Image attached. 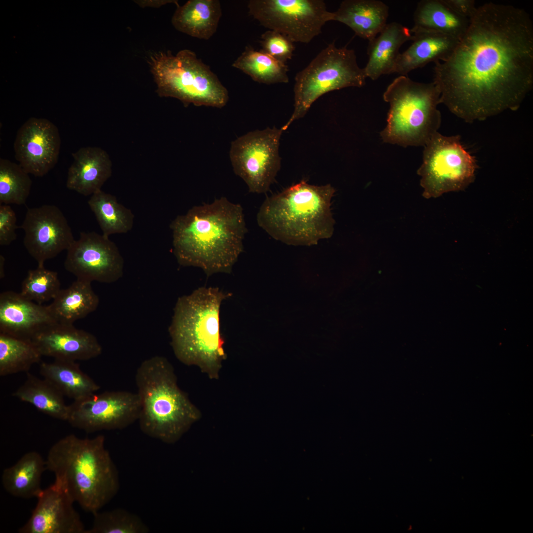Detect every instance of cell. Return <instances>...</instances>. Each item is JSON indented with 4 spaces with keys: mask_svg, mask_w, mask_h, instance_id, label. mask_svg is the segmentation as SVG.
<instances>
[{
    "mask_svg": "<svg viewBox=\"0 0 533 533\" xmlns=\"http://www.w3.org/2000/svg\"><path fill=\"white\" fill-rule=\"evenodd\" d=\"M13 396L53 418L65 421L68 419L69 405L66 404L64 396L43 378L28 372L24 382Z\"/></svg>",
    "mask_w": 533,
    "mask_h": 533,
    "instance_id": "cell-29",
    "label": "cell"
},
{
    "mask_svg": "<svg viewBox=\"0 0 533 533\" xmlns=\"http://www.w3.org/2000/svg\"><path fill=\"white\" fill-rule=\"evenodd\" d=\"M378 35L369 41L368 61L363 68L366 77L373 80L382 75L392 74L400 48L413 39L410 30L396 22L387 23Z\"/></svg>",
    "mask_w": 533,
    "mask_h": 533,
    "instance_id": "cell-22",
    "label": "cell"
},
{
    "mask_svg": "<svg viewBox=\"0 0 533 533\" xmlns=\"http://www.w3.org/2000/svg\"><path fill=\"white\" fill-rule=\"evenodd\" d=\"M262 51L275 59L285 63L293 56V42L286 36L275 31L268 30L261 36Z\"/></svg>",
    "mask_w": 533,
    "mask_h": 533,
    "instance_id": "cell-36",
    "label": "cell"
},
{
    "mask_svg": "<svg viewBox=\"0 0 533 533\" xmlns=\"http://www.w3.org/2000/svg\"><path fill=\"white\" fill-rule=\"evenodd\" d=\"M4 262V257H3V256L2 255H0V278H3V277L4 276V271H3Z\"/></svg>",
    "mask_w": 533,
    "mask_h": 533,
    "instance_id": "cell-40",
    "label": "cell"
},
{
    "mask_svg": "<svg viewBox=\"0 0 533 533\" xmlns=\"http://www.w3.org/2000/svg\"><path fill=\"white\" fill-rule=\"evenodd\" d=\"M39 372L64 397L74 401L87 398L100 388L76 361L54 359L52 362H42Z\"/></svg>",
    "mask_w": 533,
    "mask_h": 533,
    "instance_id": "cell-25",
    "label": "cell"
},
{
    "mask_svg": "<svg viewBox=\"0 0 533 533\" xmlns=\"http://www.w3.org/2000/svg\"><path fill=\"white\" fill-rule=\"evenodd\" d=\"M248 8L262 26L293 42H309L334 18L322 0H250Z\"/></svg>",
    "mask_w": 533,
    "mask_h": 533,
    "instance_id": "cell-11",
    "label": "cell"
},
{
    "mask_svg": "<svg viewBox=\"0 0 533 533\" xmlns=\"http://www.w3.org/2000/svg\"><path fill=\"white\" fill-rule=\"evenodd\" d=\"M410 30L440 33L460 40L466 33L470 19L455 13L443 0H422L418 2Z\"/></svg>",
    "mask_w": 533,
    "mask_h": 533,
    "instance_id": "cell-27",
    "label": "cell"
},
{
    "mask_svg": "<svg viewBox=\"0 0 533 533\" xmlns=\"http://www.w3.org/2000/svg\"><path fill=\"white\" fill-rule=\"evenodd\" d=\"M93 520L85 533H148V526L136 514L122 508L92 514Z\"/></svg>",
    "mask_w": 533,
    "mask_h": 533,
    "instance_id": "cell-34",
    "label": "cell"
},
{
    "mask_svg": "<svg viewBox=\"0 0 533 533\" xmlns=\"http://www.w3.org/2000/svg\"><path fill=\"white\" fill-rule=\"evenodd\" d=\"M140 6L142 7H158L169 3H174L178 5L177 0H134Z\"/></svg>",
    "mask_w": 533,
    "mask_h": 533,
    "instance_id": "cell-39",
    "label": "cell"
},
{
    "mask_svg": "<svg viewBox=\"0 0 533 533\" xmlns=\"http://www.w3.org/2000/svg\"><path fill=\"white\" fill-rule=\"evenodd\" d=\"M60 146L57 127L46 118L32 117L17 131L15 157L28 173L42 177L57 163Z\"/></svg>",
    "mask_w": 533,
    "mask_h": 533,
    "instance_id": "cell-16",
    "label": "cell"
},
{
    "mask_svg": "<svg viewBox=\"0 0 533 533\" xmlns=\"http://www.w3.org/2000/svg\"><path fill=\"white\" fill-rule=\"evenodd\" d=\"M72 155L74 161L68 169L67 187L84 196L101 190L112 172V163L107 152L99 147H86Z\"/></svg>",
    "mask_w": 533,
    "mask_h": 533,
    "instance_id": "cell-20",
    "label": "cell"
},
{
    "mask_svg": "<svg viewBox=\"0 0 533 533\" xmlns=\"http://www.w3.org/2000/svg\"><path fill=\"white\" fill-rule=\"evenodd\" d=\"M140 403L137 393L107 391L74 401L67 421L88 433L125 428L138 420Z\"/></svg>",
    "mask_w": 533,
    "mask_h": 533,
    "instance_id": "cell-13",
    "label": "cell"
},
{
    "mask_svg": "<svg viewBox=\"0 0 533 533\" xmlns=\"http://www.w3.org/2000/svg\"><path fill=\"white\" fill-rule=\"evenodd\" d=\"M457 15L470 19L475 15L477 7L474 0H443Z\"/></svg>",
    "mask_w": 533,
    "mask_h": 533,
    "instance_id": "cell-38",
    "label": "cell"
},
{
    "mask_svg": "<svg viewBox=\"0 0 533 533\" xmlns=\"http://www.w3.org/2000/svg\"><path fill=\"white\" fill-rule=\"evenodd\" d=\"M411 33L413 42L407 50L400 53L392 74L407 76L411 71L429 63L444 62L452 55L459 41L452 36L440 33Z\"/></svg>",
    "mask_w": 533,
    "mask_h": 533,
    "instance_id": "cell-21",
    "label": "cell"
},
{
    "mask_svg": "<svg viewBox=\"0 0 533 533\" xmlns=\"http://www.w3.org/2000/svg\"><path fill=\"white\" fill-rule=\"evenodd\" d=\"M440 103L467 122L518 110L533 86V24L523 9L478 6L450 57L434 63Z\"/></svg>",
    "mask_w": 533,
    "mask_h": 533,
    "instance_id": "cell-1",
    "label": "cell"
},
{
    "mask_svg": "<svg viewBox=\"0 0 533 533\" xmlns=\"http://www.w3.org/2000/svg\"><path fill=\"white\" fill-rule=\"evenodd\" d=\"M32 340L42 356L54 359L86 361L102 352L94 335L73 324L53 323L40 330Z\"/></svg>",
    "mask_w": 533,
    "mask_h": 533,
    "instance_id": "cell-18",
    "label": "cell"
},
{
    "mask_svg": "<svg viewBox=\"0 0 533 533\" xmlns=\"http://www.w3.org/2000/svg\"><path fill=\"white\" fill-rule=\"evenodd\" d=\"M46 469V461L35 451L25 454L14 464L5 468L1 475L5 490L17 497H37L42 490V474Z\"/></svg>",
    "mask_w": 533,
    "mask_h": 533,
    "instance_id": "cell-28",
    "label": "cell"
},
{
    "mask_svg": "<svg viewBox=\"0 0 533 533\" xmlns=\"http://www.w3.org/2000/svg\"><path fill=\"white\" fill-rule=\"evenodd\" d=\"M222 16L218 0H190L177 5L171 22L178 31L191 37L208 39L217 31Z\"/></svg>",
    "mask_w": 533,
    "mask_h": 533,
    "instance_id": "cell-24",
    "label": "cell"
},
{
    "mask_svg": "<svg viewBox=\"0 0 533 533\" xmlns=\"http://www.w3.org/2000/svg\"><path fill=\"white\" fill-rule=\"evenodd\" d=\"M19 164L0 159V204H24L30 194L32 180Z\"/></svg>",
    "mask_w": 533,
    "mask_h": 533,
    "instance_id": "cell-33",
    "label": "cell"
},
{
    "mask_svg": "<svg viewBox=\"0 0 533 533\" xmlns=\"http://www.w3.org/2000/svg\"><path fill=\"white\" fill-rule=\"evenodd\" d=\"M60 288L56 271L47 269L44 266H38L28 271L21 284L20 294L38 304L53 300Z\"/></svg>",
    "mask_w": 533,
    "mask_h": 533,
    "instance_id": "cell-35",
    "label": "cell"
},
{
    "mask_svg": "<svg viewBox=\"0 0 533 533\" xmlns=\"http://www.w3.org/2000/svg\"><path fill=\"white\" fill-rule=\"evenodd\" d=\"M383 98L390 106L386 125L380 132L383 142L403 147L424 146L438 132L440 92L433 82H419L400 76L388 86Z\"/></svg>",
    "mask_w": 533,
    "mask_h": 533,
    "instance_id": "cell-7",
    "label": "cell"
},
{
    "mask_svg": "<svg viewBox=\"0 0 533 533\" xmlns=\"http://www.w3.org/2000/svg\"><path fill=\"white\" fill-rule=\"evenodd\" d=\"M87 203L104 235L126 233L132 229L133 212L119 203L115 196L101 190L91 195Z\"/></svg>",
    "mask_w": 533,
    "mask_h": 533,
    "instance_id": "cell-30",
    "label": "cell"
},
{
    "mask_svg": "<svg viewBox=\"0 0 533 533\" xmlns=\"http://www.w3.org/2000/svg\"><path fill=\"white\" fill-rule=\"evenodd\" d=\"M231 296L218 288L202 287L178 299L169 327L177 359L217 379L226 357L220 331L222 302Z\"/></svg>",
    "mask_w": 533,
    "mask_h": 533,
    "instance_id": "cell-5",
    "label": "cell"
},
{
    "mask_svg": "<svg viewBox=\"0 0 533 533\" xmlns=\"http://www.w3.org/2000/svg\"><path fill=\"white\" fill-rule=\"evenodd\" d=\"M55 322L47 305L31 301L20 293L8 291L0 293V333L32 339L40 330Z\"/></svg>",
    "mask_w": 533,
    "mask_h": 533,
    "instance_id": "cell-19",
    "label": "cell"
},
{
    "mask_svg": "<svg viewBox=\"0 0 533 533\" xmlns=\"http://www.w3.org/2000/svg\"><path fill=\"white\" fill-rule=\"evenodd\" d=\"M28 521L20 533H85L79 515L73 507L74 500L57 483L42 490Z\"/></svg>",
    "mask_w": 533,
    "mask_h": 533,
    "instance_id": "cell-17",
    "label": "cell"
},
{
    "mask_svg": "<svg viewBox=\"0 0 533 533\" xmlns=\"http://www.w3.org/2000/svg\"><path fill=\"white\" fill-rule=\"evenodd\" d=\"M148 62L161 97L177 98L185 105L224 107L228 93L209 67L189 49L175 55L169 51L150 55Z\"/></svg>",
    "mask_w": 533,
    "mask_h": 533,
    "instance_id": "cell-8",
    "label": "cell"
},
{
    "mask_svg": "<svg viewBox=\"0 0 533 533\" xmlns=\"http://www.w3.org/2000/svg\"><path fill=\"white\" fill-rule=\"evenodd\" d=\"M19 228L24 231V245L38 266L67 250L75 240L66 218L54 205L28 208Z\"/></svg>",
    "mask_w": 533,
    "mask_h": 533,
    "instance_id": "cell-15",
    "label": "cell"
},
{
    "mask_svg": "<svg viewBox=\"0 0 533 533\" xmlns=\"http://www.w3.org/2000/svg\"><path fill=\"white\" fill-rule=\"evenodd\" d=\"M388 6L378 0H345L334 12L333 21L342 23L369 41L386 25Z\"/></svg>",
    "mask_w": 533,
    "mask_h": 533,
    "instance_id": "cell-23",
    "label": "cell"
},
{
    "mask_svg": "<svg viewBox=\"0 0 533 533\" xmlns=\"http://www.w3.org/2000/svg\"><path fill=\"white\" fill-rule=\"evenodd\" d=\"M45 461L55 482L86 512L100 511L119 491L117 468L103 435L92 438L66 436L51 446Z\"/></svg>",
    "mask_w": 533,
    "mask_h": 533,
    "instance_id": "cell-3",
    "label": "cell"
},
{
    "mask_svg": "<svg viewBox=\"0 0 533 533\" xmlns=\"http://www.w3.org/2000/svg\"><path fill=\"white\" fill-rule=\"evenodd\" d=\"M170 228L178 263L200 267L207 276L231 271L247 231L242 207L225 197L192 207L177 216Z\"/></svg>",
    "mask_w": 533,
    "mask_h": 533,
    "instance_id": "cell-2",
    "label": "cell"
},
{
    "mask_svg": "<svg viewBox=\"0 0 533 533\" xmlns=\"http://www.w3.org/2000/svg\"><path fill=\"white\" fill-rule=\"evenodd\" d=\"M366 78L353 50L338 48L334 42L330 43L296 76L294 111L282 130L303 117L323 94L348 87H362Z\"/></svg>",
    "mask_w": 533,
    "mask_h": 533,
    "instance_id": "cell-9",
    "label": "cell"
},
{
    "mask_svg": "<svg viewBox=\"0 0 533 533\" xmlns=\"http://www.w3.org/2000/svg\"><path fill=\"white\" fill-rule=\"evenodd\" d=\"M99 303L91 282L76 279L67 288L61 289L47 307L57 322L73 324L96 310Z\"/></svg>",
    "mask_w": 533,
    "mask_h": 533,
    "instance_id": "cell-26",
    "label": "cell"
},
{
    "mask_svg": "<svg viewBox=\"0 0 533 533\" xmlns=\"http://www.w3.org/2000/svg\"><path fill=\"white\" fill-rule=\"evenodd\" d=\"M42 355L32 339L0 332V376L28 373Z\"/></svg>",
    "mask_w": 533,
    "mask_h": 533,
    "instance_id": "cell-31",
    "label": "cell"
},
{
    "mask_svg": "<svg viewBox=\"0 0 533 533\" xmlns=\"http://www.w3.org/2000/svg\"><path fill=\"white\" fill-rule=\"evenodd\" d=\"M15 212L9 205L0 204V245L10 244L17 238V224Z\"/></svg>",
    "mask_w": 533,
    "mask_h": 533,
    "instance_id": "cell-37",
    "label": "cell"
},
{
    "mask_svg": "<svg viewBox=\"0 0 533 533\" xmlns=\"http://www.w3.org/2000/svg\"><path fill=\"white\" fill-rule=\"evenodd\" d=\"M67 252L65 268L76 279L112 283L123 276V257L116 245L103 234L81 232Z\"/></svg>",
    "mask_w": 533,
    "mask_h": 533,
    "instance_id": "cell-14",
    "label": "cell"
},
{
    "mask_svg": "<svg viewBox=\"0 0 533 533\" xmlns=\"http://www.w3.org/2000/svg\"><path fill=\"white\" fill-rule=\"evenodd\" d=\"M135 380L140 403L138 421L145 435L173 444L199 419V411L179 387L166 357L156 355L143 361Z\"/></svg>",
    "mask_w": 533,
    "mask_h": 533,
    "instance_id": "cell-6",
    "label": "cell"
},
{
    "mask_svg": "<svg viewBox=\"0 0 533 533\" xmlns=\"http://www.w3.org/2000/svg\"><path fill=\"white\" fill-rule=\"evenodd\" d=\"M330 184L316 186L303 180L266 198L257 215L258 225L287 245L310 246L330 238L335 220Z\"/></svg>",
    "mask_w": 533,
    "mask_h": 533,
    "instance_id": "cell-4",
    "label": "cell"
},
{
    "mask_svg": "<svg viewBox=\"0 0 533 533\" xmlns=\"http://www.w3.org/2000/svg\"><path fill=\"white\" fill-rule=\"evenodd\" d=\"M281 128L256 130L232 141L229 158L234 172L245 182L249 191L266 192L281 167L279 154Z\"/></svg>",
    "mask_w": 533,
    "mask_h": 533,
    "instance_id": "cell-12",
    "label": "cell"
},
{
    "mask_svg": "<svg viewBox=\"0 0 533 533\" xmlns=\"http://www.w3.org/2000/svg\"><path fill=\"white\" fill-rule=\"evenodd\" d=\"M460 136L434 133L423 146L422 162L418 170L423 196L437 197L462 190L472 183L476 160L463 147Z\"/></svg>",
    "mask_w": 533,
    "mask_h": 533,
    "instance_id": "cell-10",
    "label": "cell"
},
{
    "mask_svg": "<svg viewBox=\"0 0 533 533\" xmlns=\"http://www.w3.org/2000/svg\"><path fill=\"white\" fill-rule=\"evenodd\" d=\"M232 66L259 83L270 84L289 82L288 66L285 63L249 47L246 48Z\"/></svg>",
    "mask_w": 533,
    "mask_h": 533,
    "instance_id": "cell-32",
    "label": "cell"
}]
</instances>
